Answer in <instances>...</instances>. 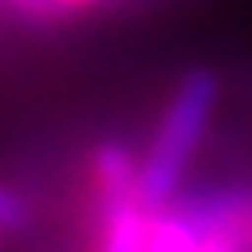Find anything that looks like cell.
<instances>
[{"label": "cell", "instance_id": "cell-1", "mask_svg": "<svg viewBox=\"0 0 252 252\" xmlns=\"http://www.w3.org/2000/svg\"><path fill=\"white\" fill-rule=\"evenodd\" d=\"M215 108H219V74L208 67H189L178 78V86L171 89L159 126L152 130V141L141 156L137 200L149 212L167 208L182 193L186 171L197 149L204 145Z\"/></svg>", "mask_w": 252, "mask_h": 252}, {"label": "cell", "instance_id": "cell-2", "mask_svg": "<svg viewBox=\"0 0 252 252\" xmlns=\"http://www.w3.org/2000/svg\"><path fill=\"white\" fill-rule=\"evenodd\" d=\"M152 212L141 200L96 204L93 215V252H145Z\"/></svg>", "mask_w": 252, "mask_h": 252}, {"label": "cell", "instance_id": "cell-3", "mask_svg": "<svg viewBox=\"0 0 252 252\" xmlns=\"http://www.w3.org/2000/svg\"><path fill=\"white\" fill-rule=\"evenodd\" d=\"M137 174L141 159L126 149L123 141L96 145L89 159V186H93L96 204H119V200H137Z\"/></svg>", "mask_w": 252, "mask_h": 252}, {"label": "cell", "instance_id": "cell-4", "mask_svg": "<svg viewBox=\"0 0 252 252\" xmlns=\"http://www.w3.org/2000/svg\"><path fill=\"white\" fill-rule=\"evenodd\" d=\"M0 8H8L19 23L26 26H52L60 23V11H56L52 0H0Z\"/></svg>", "mask_w": 252, "mask_h": 252}, {"label": "cell", "instance_id": "cell-5", "mask_svg": "<svg viewBox=\"0 0 252 252\" xmlns=\"http://www.w3.org/2000/svg\"><path fill=\"white\" fill-rule=\"evenodd\" d=\"M30 222V208L19 197L15 189H8L0 182V234H15V230H26Z\"/></svg>", "mask_w": 252, "mask_h": 252}, {"label": "cell", "instance_id": "cell-6", "mask_svg": "<svg viewBox=\"0 0 252 252\" xmlns=\"http://www.w3.org/2000/svg\"><path fill=\"white\" fill-rule=\"evenodd\" d=\"M237 226L245 234V249L252 252V186H237Z\"/></svg>", "mask_w": 252, "mask_h": 252}]
</instances>
